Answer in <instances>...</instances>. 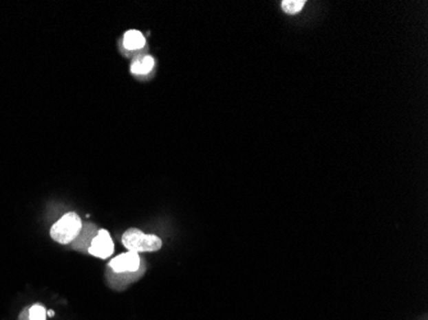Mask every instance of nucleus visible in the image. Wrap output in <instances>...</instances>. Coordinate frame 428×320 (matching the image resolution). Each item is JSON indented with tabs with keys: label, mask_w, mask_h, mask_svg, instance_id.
<instances>
[{
	"label": "nucleus",
	"mask_w": 428,
	"mask_h": 320,
	"mask_svg": "<svg viewBox=\"0 0 428 320\" xmlns=\"http://www.w3.org/2000/svg\"><path fill=\"white\" fill-rule=\"evenodd\" d=\"M122 244L126 249L135 253L158 251L162 247V240L154 235H147L138 228H130L122 236Z\"/></svg>",
	"instance_id": "1"
},
{
	"label": "nucleus",
	"mask_w": 428,
	"mask_h": 320,
	"mask_svg": "<svg viewBox=\"0 0 428 320\" xmlns=\"http://www.w3.org/2000/svg\"><path fill=\"white\" fill-rule=\"evenodd\" d=\"M81 228H83L81 218L74 212H71L61 218L56 225L52 227L50 236L56 242L65 245V244H71L75 241Z\"/></svg>",
	"instance_id": "2"
},
{
	"label": "nucleus",
	"mask_w": 428,
	"mask_h": 320,
	"mask_svg": "<svg viewBox=\"0 0 428 320\" xmlns=\"http://www.w3.org/2000/svg\"><path fill=\"white\" fill-rule=\"evenodd\" d=\"M89 253L100 259H108L112 256L114 253V242L107 229L98 231V233L89 246Z\"/></svg>",
	"instance_id": "3"
},
{
	"label": "nucleus",
	"mask_w": 428,
	"mask_h": 320,
	"mask_svg": "<svg viewBox=\"0 0 428 320\" xmlns=\"http://www.w3.org/2000/svg\"><path fill=\"white\" fill-rule=\"evenodd\" d=\"M140 265L141 262L139 254L135 251H129L118 255L117 258L111 260L109 268L117 274L135 273L139 271Z\"/></svg>",
	"instance_id": "4"
},
{
	"label": "nucleus",
	"mask_w": 428,
	"mask_h": 320,
	"mask_svg": "<svg viewBox=\"0 0 428 320\" xmlns=\"http://www.w3.org/2000/svg\"><path fill=\"white\" fill-rule=\"evenodd\" d=\"M145 36L138 31V30H131L125 34L123 38V47L127 50H139L141 47H145Z\"/></svg>",
	"instance_id": "5"
},
{
	"label": "nucleus",
	"mask_w": 428,
	"mask_h": 320,
	"mask_svg": "<svg viewBox=\"0 0 428 320\" xmlns=\"http://www.w3.org/2000/svg\"><path fill=\"white\" fill-rule=\"evenodd\" d=\"M154 67V59L150 56L139 58L131 65V72L135 75H148Z\"/></svg>",
	"instance_id": "6"
},
{
	"label": "nucleus",
	"mask_w": 428,
	"mask_h": 320,
	"mask_svg": "<svg viewBox=\"0 0 428 320\" xmlns=\"http://www.w3.org/2000/svg\"><path fill=\"white\" fill-rule=\"evenodd\" d=\"M306 1L304 0H283L282 1V10L288 14H297L303 10Z\"/></svg>",
	"instance_id": "7"
},
{
	"label": "nucleus",
	"mask_w": 428,
	"mask_h": 320,
	"mask_svg": "<svg viewBox=\"0 0 428 320\" xmlns=\"http://www.w3.org/2000/svg\"><path fill=\"white\" fill-rule=\"evenodd\" d=\"M28 319L30 320H45L47 319V310L43 305H34L28 310Z\"/></svg>",
	"instance_id": "8"
},
{
	"label": "nucleus",
	"mask_w": 428,
	"mask_h": 320,
	"mask_svg": "<svg viewBox=\"0 0 428 320\" xmlns=\"http://www.w3.org/2000/svg\"><path fill=\"white\" fill-rule=\"evenodd\" d=\"M47 314L49 317H54V311L53 310L47 311Z\"/></svg>",
	"instance_id": "9"
}]
</instances>
